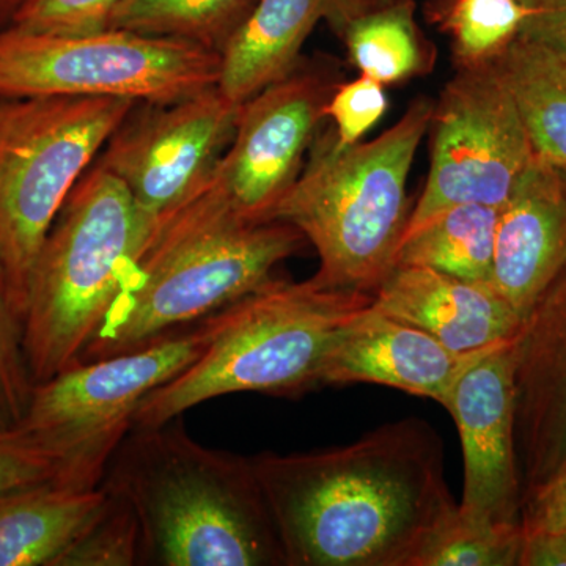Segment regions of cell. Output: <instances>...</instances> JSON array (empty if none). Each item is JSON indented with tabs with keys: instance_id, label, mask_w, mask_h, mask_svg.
Returning <instances> with one entry per match:
<instances>
[{
	"instance_id": "obj_1",
	"label": "cell",
	"mask_w": 566,
	"mask_h": 566,
	"mask_svg": "<svg viewBox=\"0 0 566 566\" xmlns=\"http://www.w3.org/2000/svg\"><path fill=\"white\" fill-rule=\"evenodd\" d=\"M251 460L285 566H416L458 510L441 436L416 417L352 444Z\"/></svg>"
},
{
	"instance_id": "obj_2",
	"label": "cell",
	"mask_w": 566,
	"mask_h": 566,
	"mask_svg": "<svg viewBox=\"0 0 566 566\" xmlns=\"http://www.w3.org/2000/svg\"><path fill=\"white\" fill-rule=\"evenodd\" d=\"M102 485L136 513L140 565L285 566L251 457L200 444L181 416L133 427Z\"/></svg>"
},
{
	"instance_id": "obj_3",
	"label": "cell",
	"mask_w": 566,
	"mask_h": 566,
	"mask_svg": "<svg viewBox=\"0 0 566 566\" xmlns=\"http://www.w3.org/2000/svg\"><path fill=\"white\" fill-rule=\"evenodd\" d=\"M304 243L290 223L237 221L200 192L134 264L81 360L134 352L210 318L270 282Z\"/></svg>"
},
{
	"instance_id": "obj_4",
	"label": "cell",
	"mask_w": 566,
	"mask_h": 566,
	"mask_svg": "<svg viewBox=\"0 0 566 566\" xmlns=\"http://www.w3.org/2000/svg\"><path fill=\"white\" fill-rule=\"evenodd\" d=\"M434 102L419 96L374 140L342 147L318 132L273 221L296 227L318 253L316 282L374 294L394 268L408 223V181Z\"/></svg>"
},
{
	"instance_id": "obj_5",
	"label": "cell",
	"mask_w": 566,
	"mask_h": 566,
	"mask_svg": "<svg viewBox=\"0 0 566 566\" xmlns=\"http://www.w3.org/2000/svg\"><path fill=\"white\" fill-rule=\"evenodd\" d=\"M371 293L304 282L264 283L210 316V340L181 374L144 398L134 427H159L237 392L293 397L319 385L324 357Z\"/></svg>"
},
{
	"instance_id": "obj_6",
	"label": "cell",
	"mask_w": 566,
	"mask_h": 566,
	"mask_svg": "<svg viewBox=\"0 0 566 566\" xmlns=\"http://www.w3.org/2000/svg\"><path fill=\"white\" fill-rule=\"evenodd\" d=\"M156 233L125 186L93 164L71 191L33 264L24 348L35 385L81 363Z\"/></svg>"
},
{
	"instance_id": "obj_7",
	"label": "cell",
	"mask_w": 566,
	"mask_h": 566,
	"mask_svg": "<svg viewBox=\"0 0 566 566\" xmlns=\"http://www.w3.org/2000/svg\"><path fill=\"white\" fill-rule=\"evenodd\" d=\"M136 104L0 98V259L22 322L33 264L52 223Z\"/></svg>"
},
{
	"instance_id": "obj_8",
	"label": "cell",
	"mask_w": 566,
	"mask_h": 566,
	"mask_svg": "<svg viewBox=\"0 0 566 566\" xmlns=\"http://www.w3.org/2000/svg\"><path fill=\"white\" fill-rule=\"evenodd\" d=\"M221 55L188 41L120 29L50 35L0 32V98H120L174 103L218 87Z\"/></svg>"
},
{
	"instance_id": "obj_9",
	"label": "cell",
	"mask_w": 566,
	"mask_h": 566,
	"mask_svg": "<svg viewBox=\"0 0 566 566\" xmlns=\"http://www.w3.org/2000/svg\"><path fill=\"white\" fill-rule=\"evenodd\" d=\"M210 333L207 318L144 348L81 360L35 385L20 427L61 458L55 480L80 490L102 486L144 398L189 367Z\"/></svg>"
},
{
	"instance_id": "obj_10",
	"label": "cell",
	"mask_w": 566,
	"mask_h": 566,
	"mask_svg": "<svg viewBox=\"0 0 566 566\" xmlns=\"http://www.w3.org/2000/svg\"><path fill=\"white\" fill-rule=\"evenodd\" d=\"M428 133L430 169L405 233L458 205L504 207L536 158L494 62L457 69L434 102Z\"/></svg>"
},
{
	"instance_id": "obj_11",
	"label": "cell",
	"mask_w": 566,
	"mask_h": 566,
	"mask_svg": "<svg viewBox=\"0 0 566 566\" xmlns=\"http://www.w3.org/2000/svg\"><path fill=\"white\" fill-rule=\"evenodd\" d=\"M238 112L218 87L174 103H137L96 163L159 232L207 188L233 139Z\"/></svg>"
},
{
	"instance_id": "obj_12",
	"label": "cell",
	"mask_w": 566,
	"mask_h": 566,
	"mask_svg": "<svg viewBox=\"0 0 566 566\" xmlns=\"http://www.w3.org/2000/svg\"><path fill=\"white\" fill-rule=\"evenodd\" d=\"M338 84L334 65L301 63L286 80L241 104L233 139L203 192L237 221H273L303 172Z\"/></svg>"
},
{
	"instance_id": "obj_13",
	"label": "cell",
	"mask_w": 566,
	"mask_h": 566,
	"mask_svg": "<svg viewBox=\"0 0 566 566\" xmlns=\"http://www.w3.org/2000/svg\"><path fill=\"white\" fill-rule=\"evenodd\" d=\"M444 408L455 420L463 447L461 515L488 523H521L523 483L515 446L513 338L468 360Z\"/></svg>"
},
{
	"instance_id": "obj_14",
	"label": "cell",
	"mask_w": 566,
	"mask_h": 566,
	"mask_svg": "<svg viewBox=\"0 0 566 566\" xmlns=\"http://www.w3.org/2000/svg\"><path fill=\"white\" fill-rule=\"evenodd\" d=\"M515 446L523 504L566 471V263L513 338Z\"/></svg>"
},
{
	"instance_id": "obj_15",
	"label": "cell",
	"mask_w": 566,
	"mask_h": 566,
	"mask_svg": "<svg viewBox=\"0 0 566 566\" xmlns=\"http://www.w3.org/2000/svg\"><path fill=\"white\" fill-rule=\"evenodd\" d=\"M474 354L452 352L433 335L390 318L371 304L331 346L319 385L394 387L444 406L458 375Z\"/></svg>"
},
{
	"instance_id": "obj_16",
	"label": "cell",
	"mask_w": 566,
	"mask_h": 566,
	"mask_svg": "<svg viewBox=\"0 0 566 566\" xmlns=\"http://www.w3.org/2000/svg\"><path fill=\"white\" fill-rule=\"evenodd\" d=\"M374 296L382 314L419 327L461 354L505 344L523 323L491 283L463 281L415 264H395Z\"/></svg>"
},
{
	"instance_id": "obj_17",
	"label": "cell",
	"mask_w": 566,
	"mask_h": 566,
	"mask_svg": "<svg viewBox=\"0 0 566 566\" xmlns=\"http://www.w3.org/2000/svg\"><path fill=\"white\" fill-rule=\"evenodd\" d=\"M566 263V170L536 156L501 208L491 285L524 319Z\"/></svg>"
},
{
	"instance_id": "obj_18",
	"label": "cell",
	"mask_w": 566,
	"mask_h": 566,
	"mask_svg": "<svg viewBox=\"0 0 566 566\" xmlns=\"http://www.w3.org/2000/svg\"><path fill=\"white\" fill-rule=\"evenodd\" d=\"M367 7L363 0H259L219 54L218 91L241 106L300 69L319 22L335 31Z\"/></svg>"
},
{
	"instance_id": "obj_19",
	"label": "cell",
	"mask_w": 566,
	"mask_h": 566,
	"mask_svg": "<svg viewBox=\"0 0 566 566\" xmlns=\"http://www.w3.org/2000/svg\"><path fill=\"white\" fill-rule=\"evenodd\" d=\"M104 501L55 479L0 494V566H57Z\"/></svg>"
},
{
	"instance_id": "obj_20",
	"label": "cell",
	"mask_w": 566,
	"mask_h": 566,
	"mask_svg": "<svg viewBox=\"0 0 566 566\" xmlns=\"http://www.w3.org/2000/svg\"><path fill=\"white\" fill-rule=\"evenodd\" d=\"M360 76L394 85L427 76L436 50L420 31L415 0H390L357 11L335 29Z\"/></svg>"
},
{
	"instance_id": "obj_21",
	"label": "cell",
	"mask_w": 566,
	"mask_h": 566,
	"mask_svg": "<svg viewBox=\"0 0 566 566\" xmlns=\"http://www.w3.org/2000/svg\"><path fill=\"white\" fill-rule=\"evenodd\" d=\"M494 65L536 156L566 170V54L517 36Z\"/></svg>"
},
{
	"instance_id": "obj_22",
	"label": "cell",
	"mask_w": 566,
	"mask_h": 566,
	"mask_svg": "<svg viewBox=\"0 0 566 566\" xmlns=\"http://www.w3.org/2000/svg\"><path fill=\"white\" fill-rule=\"evenodd\" d=\"M501 208L458 205L405 233L395 264L430 268L476 283L493 281Z\"/></svg>"
},
{
	"instance_id": "obj_23",
	"label": "cell",
	"mask_w": 566,
	"mask_h": 566,
	"mask_svg": "<svg viewBox=\"0 0 566 566\" xmlns=\"http://www.w3.org/2000/svg\"><path fill=\"white\" fill-rule=\"evenodd\" d=\"M259 0H120L109 28L199 44L221 54Z\"/></svg>"
},
{
	"instance_id": "obj_24",
	"label": "cell",
	"mask_w": 566,
	"mask_h": 566,
	"mask_svg": "<svg viewBox=\"0 0 566 566\" xmlns=\"http://www.w3.org/2000/svg\"><path fill=\"white\" fill-rule=\"evenodd\" d=\"M524 0H439L433 18L452 40L457 69L488 65L520 35Z\"/></svg>"
},
{
	"instance_id": "obj_25",
	"label": "cell",
	"mask_w": 566,
	"mask_h": 566,
	"mask_svg": "<svg viewBox=\"0 0 566 566\" xmlns=\"http://www.w3.org/2000/svg\"><path fill=\"white\" fill-rule=\"evenodd\" d=\"M523 543L521 523H488L457 510L424 543L416 566L520 565Z\"/></svg>"
},
{
	"instance_id": "obj_26",
	"label": "cell",
	"mask_w": 566,
	"mask_h": 566,
	"mask_svg": "<svg viewBox=\"0 0 566 566\" xmlns=\"http://www.w3.org/2000/svg\"><path fill=\"white\" fill-rule=\"evenodd\" d=\"M104 488V486H103ZM106 490V501L57 566L140 565V526L133 506L123 495Z\"/></svg>"
},
{
	"instance_id": "obj_27",
	"label": "cell",
	"mask_w": 566,
	"mask_h": 566,
	"mask_svg": "<svg viewBox=\"0 0 566 566\" xmlns=\"http://www.w3.org/2000/svg\"><path fill=\"white\" fill-rule=\"evenodd\" d=\"M33 387L24 348V322L11 297L0 259V430L20 427L31 405Z\"/></svg>"
},
{
	"instance_id": "obj_28",
	"label": "cell",
	"mask_w": 566,
	"mask_h": 566,
	"mask_svg": "<svg viewBox=\"0 0 566 566\" xmlns=\"http://www.w3.org/2000/svg\"><path fill=\"white\" fill-rule=\"evenodd\" d=\"M118 2L120 0H25L11 25L50 35H85L109 28L112 11Z\"/></svg>"
},
{
	"instance_id": "obj_29",
	"label": "cell",
	"mask_w": 566,
	"mask_h": 566,
	"mask_svg": "<svg viewBox=\"0 0 566 566\" xmlns=\"http://www.w3.org/2000/svg\"><path fill=\"white\" fill-rule=\"evenodd\" d=\"M389 99L385 85L370 77L340 82L324 109L338 145L349 147L364 139L365 134L385 117Z\"/></svg>"
},
{
	"instance_id": "obj_30",
	"label": "cell",
	"mask_w": 566,
	"mask_h": 566,
	"mask_svg": "<svg viewBox=\"0 0 566 566\" xmlns=\"http://www.w3.org/2000/svg\"><path fill=\"white\" fill-rule=\"evenodd\" d=\"M61 458L24 428L0 430V494L50 482L61 474Z\"/></svg>"
},
{
	"instance_id": "obj_31",
	"label": "cell",
	"mask_w": 566,
	"mask_h": 566,
	"mask_svg": "<svg viewBox=\"0 0 566 566\" xmlns=\"http://www.w3.org/2000/svg\"><path fill=\"white\" fill-rule=\"evenodd\" d=\"M524 535L566 532V471L528 495L521 512Z\"/></svg>"
},
{
	"instance_id": "obj_32",
	"label": "cell",
	"mask_w": 566,
	"mask_h": 566,
	"mask_svg": "<svg viewBox=\"0 0 566 566\" xmlns=\"http://www.w3.org/2000/svg\"><path fill=\"white\" fill-rule=\"evenodd\" d=\"M527 17L520 35L566 54V0H524Z\"/></svg>"
},
{
	"instance_id": "obj_33",
	"label": "cell",
	"mask_w": 566,
	"mask_h": 566,
	"mask_svg": "<svg viewBox=\"0 0 566 566\" xmlns=\"http://www.w3.org/2000/svg\"><path fill=\"white\" fill-rule=\"evenodd\" d=\"M520 566H566V534L524 535Z\"/></svg>"
},
{
	"instance_id": "obj_34",
	"label": "cell",
	"mask_w": 566,
	"mask_h": 566,
	"mask_svg": "<svg viewBox=\"0 0 566 566\" xmlns=\"http://www.w3.org/2000/svg\"><path fill=\"white\" fill-rule=\"evenodd\" d=\"M25 0H0V32L9 29Z\"/></svg>"
},
{
	"instance_id": "obj_35",
	"label": "cell",
	"mask_w": 566,
	"mask_h": 566,
	"mask_svg": "<svg viewBox=\"0 0 566 566\" xmlns=\"http://www.w3.org/2000/svg\"><path fill=\"white\" fill-rule=\"evenodd\" d=\"M368 7L381 6V3L390 2V0H363Z\"/></svg>"
},
{
	"instance_id": "obj_36",
	"label": "cell",
	"mask_w": 566,
	"mask_h": 566,
	"mask_svg": "<svg viewBox=\"0 0 566 566\" xmlns=\"http://www.w3.org/2000/svg\"><path fill=\"white\" fill-rule=\"evenodd\" d=\"M565 534H566V532H565Z\"/></svg>"
}]
</instances>
